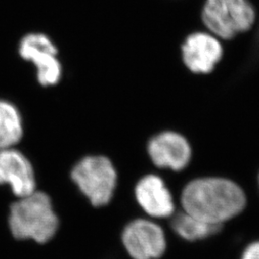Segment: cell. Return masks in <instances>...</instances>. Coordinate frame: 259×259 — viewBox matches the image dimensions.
<instances>
[{
  "label": "cell",
  "mask_w": 259,
  "mask_h": 259,
  "mask_svg": "<svg viewBox=\"0 0 259 259\" xmlns=\"http://www.w3.org/2000/svg\"><path fill=\"white\" fill-rule=\"evenodd\" d=\"M71 178L93 205L102 206L111 201L117 175L109 158L92 156L83 157L75 165Z\"/></svg>",
  "instance_id": "cell-4"
},
{
  "label": "cell",
  "mask_w": 259,
  "mask_h": 259,
  "mask_svg": "<svg viewBox=\"0 0 259 259\" xmlns=\"http://www.w3.org/2000/svg\"><path fill=\"white\" fill-rule=\"evenodd\" d=\"M241 259H259V241L250 244L243 251Z\"/></svg>",
  "instance_id": "cell-13"
},
{
  "label": "cell",
  "mask_w": 259,
  "mask_h": 259,
  "mask_svg": "<svg viewBox=\"0 0 259 259\" xmlns=\"http://www.w3.org/2000/svg\"><path fill=\"white\" fill-rule=\"evenodd\" d=\"M181 202L187 214L210 225L223 226L243 212L247 196L240 185L232 180L208 177L187 184Z\"/></svg>",
  "instance_id": "cell-1"
},
{
  "label": "cell",
  "mask_w": 259,
  "mask_h": 259,
  "mask_svg": "<svg viewBox=\"0 0 259 259\" xmlns=\"http://www.w3.org/2000/svg\"><path fill=\"white\" fill-rule=\"evenodd\" d=\"M58 50L51 39L41 33H30L19 42V54L37 67V80L42 85H53L60 81L62 66Z\"/></svg>",
  "instance_id": "cell-5"
},
{
  "label": "cell",
  "mask_w": 259,
  "mask_h": 259,
  "mask_svg": "<svg viewBox=\"0 0 259 259\" xmlns=\"http://www.w3.org/2000/svg\"><path fill=\"white\" fill-rule=\"evenodd\" d=\"M149 156L155 165L181 171L191 158V147L185 137L175 132L160 133L149 141Z\"/></svg>",
  "instance_id": "cell-8"
},
{
  "label": "cell",
  "mask_w": 259,
  "mask_h": 259,
  "mask_svg": "<svg viewBox=\"0 0 259 259\" xmlns=\"http://www.w3.org/2000/svg\"><path fill=\"white\" fill-rule=\"evenodd\" d=\"M258 185H259V176H258Z\"/></svg>",
  "instance_id": "cell-14"
},
{
  "label": "cell",
  "mask_w": 259,
  "mask_h": 259,
  "mask_svg": "<svg viewBox=\"0 0 259 259\" xmlns=\"http://www.w3.org/2000/svg\"><path fill=\"white\" fill-rule=\"evenodd\" d=\"M9 185L19 198L36 191L34 170L30 161L14 148L0 150V185Z\"/></svg>",
  "instance_id": "cell-9"
},
{
  "label": "cell",
  "mask_w": 259,
  "mask_h": 259,
  "mask_svg": "<svg viewBox=\"0 0 259 259\" xmlns=\"http://www.w3.org/2000/svg\"><path fill=\"white\" fill-rule=\"evenodd\" d=\"M23 134L22 123L17 108L0 99V150L13 148Z\"/></svg>",
  "instance_id": "cell-12"
},
{
  "label": "cell",
  "mask_w": 259,
  "mask_h": 259,
  "mask_svg": "<svg viewBox=\"0 0 259 259\" xmlns=\"http://www.w3.org/2000/svg\"><path fill=\"white\" fill-rule=\"evenodd\" d=\"M135 192L141 208L152 217L166 218L175 211L172 195L159 177L148 175L142 178Z\"/></svg>",
  "instance_id": "cell-10"
},
{
  "label": "cell",
  "mask_w": 259,
  "mask_h": 259,
  "mask_svg": "<svg viewBox=\"0 0 259 259\" xmlns=\"http://www.w3.org/2000/svg\"><path fill=\"white\" fill-rule=\"evenodd\" d=\"M201 19L209 33L230 40L254 27L257 10L252 0H204Z\"/></svg>",
  "instance_id": "cell-3"
},
{
  "label": "cell",
  "mask_w": 259,
  "mask_h": 259,
  "mask_svg": "<svg viewBox=\"0 0 259 259\" xmlns=\"http://www.w3.org/2000/svg\"><path fill=\"white\" fill-rule=\"evenodd\" d=\"M186 67L197 74L211 72L223 57L219 38L209 32H194L185 38L182 47Z\"/></svg>",
  "instance_id": "cell-7"
},
{
  "label": "cell",
  "mask_w": 259,
  "mask_h": 259,
  "mask_svg": "<svg viewBox=\"0 0 259 259\" xmlns=\"http://www.w3.org/2000/svg\"><path fill=\"white\" fill-rule=\"evenodd\" d=\"M124 247L134 259H157L163 255L166 239L162 229L145 219L130 223L122 234Z\"/></svg>",
  "instance_id": "cell-6"
},
{
  "label": "cell",
  "mask_w": 259,
  "mask_h": 259,
  "mask_svg": "<svg viewBox=\"0 0 259 259\" xmlns=\"http://www.w3.org/2000/svg\"><path fill=\"white\" fill-rule=\"evenodd\" d=\"M9 227L13 236L20 240L44 244L59 228V220L48 195L35 191L11 205Z\"/></svg>",
  "instance_id": "cell-2"
},
{
  "label": "cell",
  "mask_w": 259,
  "mask_h": 259,
  "mask_svg": "<svg viewBox=\"0 0 259 259\" xmlns=\"http://www.w3.org/2000/svg\"><path fill=\"white\" fill-rule=\"evenodd\" d=\"M171 227L181 238L190 242L206 239L222 229V226L203 222L185 211L178 213L172 218Z\"/></svg>",
  "instance_id": "cell-11"
}]
</instances>
